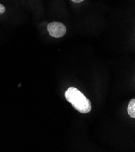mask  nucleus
<instances>
[{
  "label": "nucleus",
  "mask_w": 135,
  "mask_h": 152,
  "mask_svg": "<svg viewBox=\"0 0 135 152\" xmlns=\"http://www.w3.org/2000/svg\"><path fill=\"white\" fill-rule=\"evenodd\" d=\"M65 97L79 112L85 114L91 110V102L76 87H69L65 93Z\"/></svg>",
  "instance_id": "1"
},
{
  "label": "nucleus",
  "mask_w": 135,
  "mask_h": 152,
  "mask_svg": "<svg viewBox=\"0 0 135 152\" xmlns=\"http://www.w3.org/2000/svg\"><path fill=\"white\" fill-rule=\"evenodd\" d=\"M47 29L50 36L55 38H61L66 33V27L65 24L58 21H53L49 23Z\"/></svg>",
  "instance_id": "2"
},
{
  "label": "nucleus",
  "mask_w": 135,
  "mask_h": 152,
  "mask_svg": "<svg viewBox=\"0 0 135 152\" xmlns=\"http://www.w3.org/2000/svg\"><path fill=\"white\" fill-rule=\"evenodd\" d=\"M127 113L131 118L135 119V98L130 101L127 107Z\"/></svg>",
  "instance_id": "3"
},
{
  "label": "nucleus",
  "mask_w": 135,
  "mask_h": 152,
  "mask_svg": "<svg viewBox=\"0 0 135 152\" xmlns=\"http://www.w3.org/2000/svg\"><path fill=\"white\" fill-rule=\"evenodd\" d=\"M6 12V8L5 7L2 5L1 4H0V14H3Z\"/></svg>",
  "instance_id": "4"
},
{
  "label": "nucleus",
  "mask_w": 135,
  "mask_h": 152,
  "mask_svg": "<svg viewBox=\"0 0 135 152\" xmlns=\"http://www.w3.org/2000/svg\"><path fill=\"white\" fill-rule=\"evenodd\" d=\"M71 1L74 3H82L84 0H71Z\"/></svg>",
  "instance_id": "5"
}]
</instances>
